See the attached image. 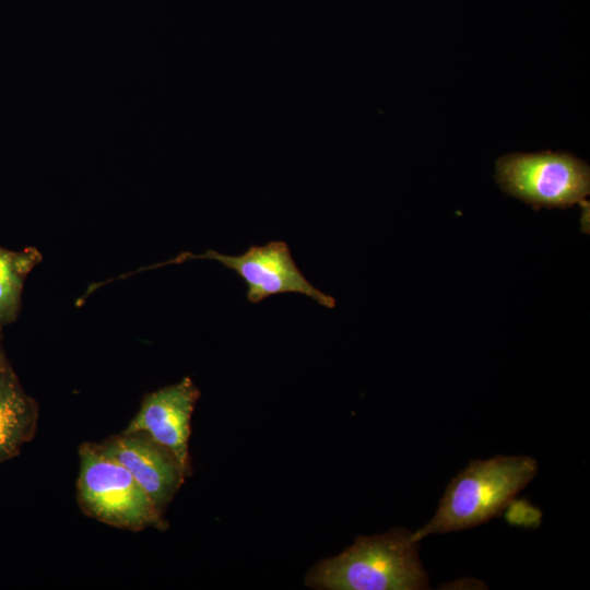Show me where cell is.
<instances>
[{
    "label": "cell",
    "instance_id": "1",
    "mask_svg": "<svg viewBox=\"0 0 590 590\" xmlns=\"http://www.w3.org/2000/svg\"><path fill=\"white\" fill-rule=\"evenodd\" d=\"M406 529L358 536L338 556L318 563L306 585L328 590H421L428 587L418 542Z\"/></svg>",
    "mask_w": 590,
    "mask_h": 590
},
{
    "label": "cell",
    "instance_id": "2",
    "mask_svg": "<svg viewBox=\"0 0 590 590\" xmlns=\"http://www.w3.org/2000/svg\"><path fill=\"white\" fill-rule=\"evenodd\" d=\"M529 456H496L473 460L447 486L437 511L412 533L415 542L432 534L470 529L497 516L535 476Z\"/></svg>",
    "mask_w": 590,
    "mask_h": 590
},
{
    "label": "cell",
    "instance_id": "3",
    "mask_svg": "<svg viewBox=\"0 0 590 590\" xmlns=\"http://www.w3.org/2000/svg\"><path fill=\"white\" fill-rule=\"evenodd\" d=\"M79 460L76 497L86 516L129 531L168 527L163 514L130 472L98 444L83 442Z\"/></svg>",
    "mask_w": 590,
    "mask_h": 590
},
{
    "label": "cell",
    "instance_id": "4",
    "mask_svg": "<svg viewBox=\"0 0 590 590\" xmlns=\"http://www.w3.org/2000/svg\"><path fill=\"white\" fill-rule=\"evenodd\" d=\"M500 189L535 209L568 208L590 192L589 165L566 152L511 153L496 162Z\"/></svg>",
    "mask_w": 590,
    "mask_h": 590
},
{
    "label": "cell",
    "instance_id": "5",
    "mask_svg": "<svg viewBox=\"0 0 590 590\" xmlns=\"http://www.w3.org/2000/svg\"><path fill=\"white\" fill-rule=\"evenodd\" d=\"M190 259H210L235 271L247 285V299L257 304L282 293L306 295L319 305L333 308L335 299L312 285L292 257L285 241H270L263 246H250L243 255L228 256L215 250L202 255L182 252L175 259L154 266L181 263Z\"/></svg>",
    "mask_w": 590,
    "mask_h": 590
},
{
    "label": "cell",
    "instance_id": "6",
    "mask_svg": "<svg viewBox=\"0 0 590 590\" xmlns=\"http://www.w3.org/2000/svg\"><path fill=\"white\" fill-rule=\"evenodd\" d=\"M98 446L130 472L163 515L189 476L177 456L144 432L123 429Z\"/></svg>",
    "mask_w": 590,
    "mask_h": 590
},
{
    "label": "cell",
    "instance_id": "7",
    "mask_svg": "<svg viewBox=\"0 0 590 590\" xmlns=\"http://www.w3.org/2000/svg\"><path fill=\"white\" fill-rule=\"evenodd\" d=\"M200 390L190 377L146 394L137 415L125 428L141 430L169 448L191 474L189 437L191 415Z\"/></svg>",
    "mask_w": 590,
    "mask_h": 590
},
{
    "label": "cell",
    "instance_id": "8",
    "mask_svg": "<svg viewBox=\"0 0 590 590\" xmlns=\"http://www.w3.org/2000/svg\"><path fill=\"white\" fill-rule=\"evenodd\" d=\"M39 406L10 363L0 368V464L16 457L37 430Z\"/></svg>",
    "mask_w": 590,
    "mask_h": 590
},
{
    "label": "cell",
    "instance_id": "9",
    "mask_svg": "<svg viewBox=\"0 0 590 590\" xmlns=\"http://www.w3.org/2000/svg\"><path fill=\"white\" fill-rule=\"evenodd\" d=\"M42 261L34 247L9 250L0 246V326L17 319L26 276Z\"/></svg>",
    "mask_w": 590,
    "mask_h": 590
},
{
    "label": "cell",
    "instance_id": "10",
    "mask_svg": "<svg viewBox=\"0 0 590 590\" xmlns=\"http://www.w3.org/2000/svg\"><path fill=\"white\" fill-rule=\"evenodd\" d=\"M2 328L0 326V368L9 363L2 344Z\"/></svg>",
    "mask_w": 590,
    "mask_h": 590
}]
</instances>
